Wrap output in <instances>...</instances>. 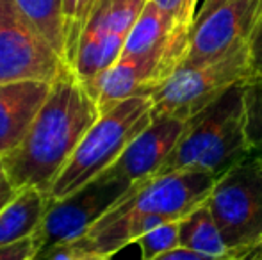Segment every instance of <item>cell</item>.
<instances>
[{
    "label": "cell",
    "mask_w": 262,
    "mask_h": 260,
    "mask_svg": "<svg viewBox=\"0 0 262 260\" xmlns=\"http://www.w3.org/2000/svg\"><path fill=\"white\" fill-rule=\"evenodd\" d=\"M228 251L248 260L262 243V162L248 155L221 175L207 198Z\"/></svg>",
    "instance_id": "5"
},
{
    "label": "cell",
    "mask_w": 262,
    "mask_h": 260,
    "mask_svg": "<svg viewBox=\"0 0 262 260\" xmlns=\"http://www.w3.org/2000/svg\"><path fill=\"white\" fill-rule=\"evenodd\" d=\"M150 122L152 98L148 94L127 98L100 112L55 180L49 195L50 200H61L72 195L105 173Z\"/></svg>",
    "instance_id": "3"
},
{
    "label": "cell",
    "mask_w": 262,
    "mask_h": 260,
    "mask_svg": "<svg viewBox=\"0 0 262 260\" xmlns=\"http://www.w3.org/2000/svg\"><path fill=\"white\" fill-rule=\"evenodd\" d=\"M100 116L97 100L70 64L50 82V91L24 139L2 157L14 189L36 187L50 195L84 134Z\"/></svg>",
    "instance_id": "1"
},
{
    "label": "cell",
    "mask_w": 262,
    "mask_h": 260,
    "mask_svg": "<svg viewBox=\"0 0 262 260\" xmlns=\"http://www.w3.org/2000/svg\"><path fill=\"white\" fill-rule=\"evenodd\" d=\"M262 13V0H216L194 18L179 64H204L250 41Z\"/></svg>",
    "instance_id": "8"
},
{
    "label": "cell",
    "mask_w": 262,
    "mask_h": 260,
    "mask_svg": "<svg viewBox=\"0 0 262 260\" xmlns=\"http://www.w3.org/2000/svg\"><path fill=\"white\" fill-rule=\"evenodd\" d=\"M214 2H216V0H200V4H198V11H196V16H198V14H200V13H204L205 9H209V7L212 6ZM196 16H194V18H196Z\"/></svg>",
    "instance_id": "24"
},
{
    "label": "cell",
    "mask_w": 262,
    "mask_h": 260,
    "mask_svg": "<svg viewBox=\"0 0 262 260\" xmlns=\"http://www.w3.org/2000/svg\"><path fill=\"white\" fill-rule=\"evenodd\" d=\"M36 260H113V258L95 253L93 250L88 248V244L80 237V239L62 243L50 248L41 257H36Z\"/></svg>",
    "instance_id": "18"
},
{
    "label": "cell",
    "mask_w": 262,
    "mask_h": 260,
    "mask_svg": "<svg viewBox=\"0 0 262 260\" xmlns=\"http://www.w3.org/2000/svg\"><path fill=\"white\" fill-rule=\"evenodd\" d=\"M250 46H252V61L255 75H262V13L252 34V39H250Z\"/></svg>",
    "instance_id": "22"
},
{
    "label": "cell",
    "mask_w": 262,
    "mask_h": 260,
    "mask_svg": "<svg viewBox=\"0 0 262 260\" xmlns=\"http://www.w3.org/2000/svg\"><path fill=\"white\" fill-rule=\"evenodd\" d=\"M49 91L45 80L0 84V159L24 139Z\"/></svg>",
    "instance_id": "10"
},
{
    "label": "cell",
    "mask_w": 262,
    "mask_h": 260,
    "mask_svg": "<svg viewBox=\"0 0 262 260\" xmlns=\"http://www.w3.org/2000/svg\"><path fill=\"white\" fill-rule=\"evenodd\" d=\"M180 246L189 250L200 251V253L223 257L232 255L223 241L220 228L214 221L207 203H202L194 210H191L186 218L179 221Z\"/></svg>",
    "instance_id": "13"
},
{
    "label": "cell",
    "mask_w": 262,
    "mask_h": 260,
    "mask_svg": "<svg viewBox=\"0 0 262 260\" xmlns=\"http://www.w3.org/2000/svg\"><path fill=\"white\" fill-rule=\"evenodd\" d=\"M134 184L105 171L79 191L61 200H50L41 226L34 233L36 257H41L57 244L84 237Z\"/></svg>",
    "instance_id": "6"
},
{
    "label": "cell",
    "mask_w": 262,
    "mask_h": 260,
    "mask_svg": "<svg viewBox=\"0 0 262 260\" xmlns=\"http://www.w3.org/2000/svg\"><path fill=\"white\" fill-rule=\"evenodd\" d=\"M255 75L250 41L204 64H179L152 91V118L189 122L232 86Z\"/></svg>",
    "instance_id": "4"
},
{
    "label": "cell",
    "mask_w": 262,
    "mask_h": 260,
    "mask_svg": "<svg viewBox=\"0 0 262 260\" xmlns=\"http://www.w3.org/2000/svg\"><path fill=\"white\" fill-rule=\"evenodd\" d=\"M2 180H6V171H4V164H2V160H0V182Z\"/></svg>",
    "instance_id": "26"
},
{
    "label": "cell",
    "mask_w": 262,
    "mask_h": 260,
    "mask_svg": "<svg viewBox=\"0 0 262 260\" xmlns=\"http://www.w3.org/2000/svg\"><path fill=\"white\" fill-rule=\"evenodd\" d=\"M14 193H16V189L7 182V178L0 182V210H2V208L7 205V201L14 196Z\"/></svg>",
    "instance_id": "23"
},
{
    "label": "cell",
    "mask_w": 262,
    "mask_h": 260,
    "mask_svg": "<svg viewBox=\"0 0 262 260\" xmlns=\"http://www.w3.org/2000/svg\"><path fill=\"white\" fill-rule=\"evenodd\" d=\"M50 205V196L36 187H21L0 210V248L34 237Z\"/></svg>",
    "instance_id": "11"
},
{
    "label": "cell",
    "mask_w": 262,
    "mask_h": 260,
    "mask_svg": "<svg viewBox=\"0 0 262 260\" xmlns=\"http://www.w3.org/2000/svg\"><path fill=\"white\" fill-rule=\"evenodd\" d=\"M36 257L34 237L0 248V260H29Z\"/></svg>",
    "instance_id": "20"
},
{
    "label": "cell",
    "mask_w": 262,
    "mask_h": 260,
    "mask_svg": "<svg viewBox=\"0 0 262 260\" xmlns=\"http://www.w3.org/2000/svg\"><path fill=\"white\" fill-rule=\"evenodd\" d=\"M13 2L38 27V31L49 39V43L55 49V52L66 63V36L62 0H13Z\"/></svg>",
    "instance_id": "14"
},
{
    "label": "cell",
    "mask_w": 262,
    "mask_h": 260,
    "mask_svg": "<svg viewBox=\"0 0 262 260\" xmlns=\"http://www.w3.org/2000/svg\"><path fill=\"white\" fill-rule=\"evenodd\" d=\"M29 260H36V258H29Z\"/></svg>",
    "instance_id": "28"
},
{
    "label": "cell",
    "mask_w": 262,
    "mask_h": 260,
    "mask_svg": "<svg viewBox=\"0 0 262 260\" xmlns=\"http://www.w3.org/2000/svg\"><path fill=\"white\" fill-rule=\"evenodd\" d=\"M139 246L141 260H154L159 255L166 253L169 250H175L180 246V233H179V221H169L157 228L150 230L143 237L136 241Z\"/></svg>",
    "instance_id": "17"
},
{
    "label": "cell",
    "mask_w": 262,
    "mask_h": 260,
    "mask_svg": "<svg viewBox=\"0 0 262 260\" xmlns=\"http://www.w3.org/2000/svg\"><path fill=\"white\" fill-rule=\"evenodd\" d=\"M245 130L250 155L262 162V75L245 82Z\"/></svg>",
    "instance_id": "15"
},
{
    "label": "cell",
    "mask_w": 262,
    "mask_h": 260,
    "mask_svg": "<svg viewBox=\"0 0 262 260\" xmlns=\"http://www.w3.org/2000/svg\"><path fill=\"white\" fill-rule=\"evenodd\" d=\"M184 130L186 122L182 120L171 116L152 118L150 125L138 137H134L107 173L128 182H141L156 177L171 155Z\"/></svg>",
    "instance_id": "9"
},
{
    "label": "cell",
    "mask_w": 262,
    "mask_h": 260,
    "mask_svg": "<svg viewBox=\"0 0 262 260\" xmlns=\"http://www.w3.org/2000/svg\"><path fill=\"white\" fill-rule=\"evenodd\" d=\"M154 260H243L235 255H223V257H214V255L200 253V251L189 250V248H175V250H169L166 253L159 255Z\"/></svg>",
    "instance_id": "21"
},
{
    "label": "cell",
    "mask_w": 262,
    "mask_h": 260,
    "mask_svg": "<svg viewBox=\"0 0 262 260\" xmlns=\"http://www.w3.org/2000/svg\"><path fill=\"white\" fill-rule=\"evenodd\" d=\"M260 260H262V258H260Z\"/></svg>",
    "instance_id": "29"
},
{
    "label": "cell",
    "mask_w": 262,
    "mask_h": 260,
    "mask_svg": "<svg viewBox=\"0 0 262 260\" xmlns=\"http://www.w3.org/2000/svg\"><path fill=\"white\" fill-rule=\"evenodd\" d=\"M193 4H194V11H198V4H200V0H193ZM196 16V14H194Z\"/></svg>",
    "instance_id": "27"
},
{
    "label": "cell",
    "mask_w": 262,
    "mask_h": 260,
    "mask_svg": "<svg viewBox=\"0 0 262 260\" xmlns=\"http://www.w3.org/2000/svg\"><path fill=\"white\" fill-rule=\"evenodd\" d=\"M97 0H62V11H64V36H66V63L73 64L79 46L80 36L88 23L91 11H93Z\"/></svg>",
    "instance_id": "16"
},
{
    "label": "cell",
    "mask_w": 262,
    "mask_h": 260,
    "mask_svg": "<svg viewBox=\"0 0 262 260\" xmlns=\"http://www.w3.org/2000/svg\"><path fill=\"white\" fill-rule=\"evenodd\" d=\"M260 258H262V243L259 244V248H257V250L253 251L252 255H250L248 260H260Z\"/></svg>",
    "instance_id": "25"
},
{
    "label": "cell",
    "mask_w": 262,
    "mask_h": 260,
    "mask_svg": "<svg viewBox=\"0 0 262 260\" xmlns=\"http://www.w3.org/2000/svg\"><path fill=\"white\" fill-rule=\"evenodd\" d=\"M148 0H97L82 36H97L125 45L130 29Z\"/></svg>",
    "instance_id": "12"
},
{
    "label": "cell",
    "mask_w": 262,
    "mask_h": 260,
    "mask_svg": "<svg viewBox=\"0 0 262 260\" xmlns=\"http://www.w3.org/2000/svg\"><path fill=\"white\" fill-rule=\"evenodd\" d=\"M66 63L13 0H0V84L52 82Z\"/></svg>",
    "instance_id": "7"
},
{
    "label": "cell",
    "mask_w": 262,
    "mask_h": 260,
    "mask_svg": "<svg viewBox=\"0 0 262 260\" xmlns=\"http://www.w3.org/2000/svg\"><path fill=\"white\" fill-rule=\"evenodd\" d=\"M152 2L157 4L169 16L175 18L180 27L191 32V27L194 23V14H196L193 0H152Z\"/></svg>",
    "instance_id": "19"
},
{
    "label": "cell",
    "mask_w": 262,
    "mask_h": 260,
    "mask_svg": "<svg viewBox=\"0 0 262 260\" xmlns=\"http://www.w3.org/2000/svg\"><path fill=\"white\" fill-rule=\"evenodd\" d=\"M245 82L232 86L186 123V130L157 175L204 170L220 178L250 155L245 130Z\"/></svg>",
    "instance_id": "2"
}]
</instances>
